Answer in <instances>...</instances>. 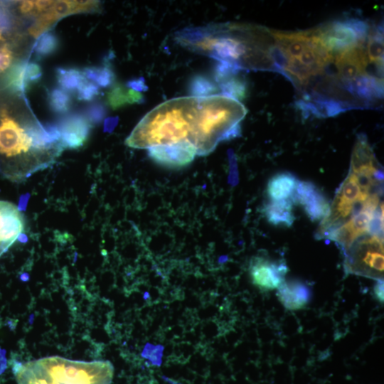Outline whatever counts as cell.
<instances>
[{
    "instance_id": "1",
    "label": "cell",
    "mask_w": 384,
    "mask_h": 384,
    "mask_svg": "<svg viewBox=\"0 0 384 384\" xmlns=\"http://www.w3.org/2000/svg\"><path fill=\"white\" fill-rule=\"evenodd\" d=\"M181 46L242 71H274L271 58L272 30L235 23H215L183 28L174 35Z\"/></svg>"
},
{
    "instance_id": "2",
    "label": "cell",
    "mask_w": 384,
    "mask_h": 384,
    "mask_svg": "<svg viewBox=\"0 0 384 384\" xmlns=\"http://www.w3.org/2000/svg\"><path fill=\"white\" fill-rule=\"evenodd\" d=\"M58 125L35 120L21 124L3 112L0 120V173L21 182L52 164L63 150Z\"/></svg>"
},
{
    "instance_id": "3",
    "label": "cell",
    "mask_w": 384,
    "mask_h": 384,
    "mask_svg": "<svg viewBox=\"0 0 384 384\" xmlns=\"http://www.w3.org/2000/svg\"><path fill=\"white\" fill-rule=\"evenodd\" d=\"M201 97L167 100L149 112L135 126L125 144L136 149L191 142L195 131Z\"/></svg>"
},
{
    "instance_id": "4",
    "label": "cell",
    "mask_w": 384,
    "mask_h": 384,
    "mask_svg": "<svg viewBox=\"0 0 384 384\" xmlns=\"http://www.w3.org/2000/svg\"><path fill=\"white\" fill-rule=\"evenodd\" d=\"M113 367L109 361H81L59 356L16 364L18 384H111Z\"/></svg>"
},
{
    "instance_id": "5",
    "label": "cell",
    "mask_w": 384,
    "mask_h": 384,
    "mask_svg": "<svg viewBox=\"0 0 384 384\" xmlns=\"http://www.w3.org/2000/svg\"><path fill=\"white\" fill-rule=\"evenodd\" d=\"M247 112L238 100L222 95L201 97L196 129L191 143L197 155L212 152L221 142L238 137Z\"/></svg>"
},
{
    "instance_id": "6",
    "label": "cell",
    "mask_w": 384,
    "mask_h": 384,
    "mask_svg": "<svg viewBox=\"0 0 384 384\" xmlns=\"http://www.w3.org/2000/svg\"><path fill=\"white\" fill-rule=\"evenodd\" d=\"M347 273L383 279V236L367 234L343 251Z\"/></svg>"
},
{
    "instance_id": "7",
    "label": "cell",
    "mask_w": 384,
    "mask_h": 384,
    "mask_svg": "<svg viewBox=\"0 0 384 384\" xmlns=\"http://www.w3.org/2000/svg\"><path fill=\"white\" fill-rule=\"evenodd\" d=\"M249 271L255 285L261 289L272 290L277 289L285 280L288 269L284 261L257 256L251 260Z\"/></svg>"
},
{
    "instance_id": "8",
    "label": "cell",
    "mask_w": 384,
    "mask_h": 384,
    "mask_svg": "<svg viewBox=\"0 0 384 384\" xmlns=\"http://www.w3.org/2000/svg\"><path fill=\"white\" fill-rule=\"evenodd\" d=\"M293 203L299 204L313 221H321L330 210L329 201L324 193L310 181H299Z\"/></svg>"
},
{
    "instance_id": "9",
    "label": "cell",
    "mask_w": 384,
    "mask_h": 384,
    "mask_svg": "<svg viewBox=\"0 0 384 384\" xmlns=\"http://www.w3.org/2000/svg\"><path fill=\"white\" fill-rule=\"evenodd\" d=\"M149 156L156 163L171 168L184 166L196 155V147L188 141L154 146L148 149Z\"/></svg>"
},
{
    "instance_id": "10",
    "label": "cell",
    "mask_w": 384,
    "mask_h": 384,
    "mask_svg": "<svg viewBox=\"0 0 384 384\" xmlns=\"http://www.w3.org/2000/svg\"><path fill=\"white\" fill-rule=\"evenodd\" d=\"M24 229L23 218L14 204L0 201V256L18 238Z\"/></svg>"
},
{
    "instance_id": "11",
    "label": "cell",
    "mask_w": 384,
    "mask_h": 384,
    "mask_svg": "<svg viewBox=\"0 0 384 384\" xmlns=\"http://www.w3.org/2000/svg\"><path fill=\"white\" fill-rule=\"evenodd\" d=\"M64 148H78L86 139L90 125L87 119L78 112H73L62 118L58 124Z\"/></svg>"
},
{
    "instance_id": "12",
    "label": "cell",
    "mask_w": 384,
    "mask_h": 384,
    "mask_svg": "<svg viewBox=\"0 0 384 384\" xmlns=\"http://www.w3.org/2000/svg\"><path fill=\"white\" fill-rule=\"evenodd\" d=\"M277 297L283 306L289 310H298L305 306L311 299V290L302 280H284L277 288Z\"/></svg>"
},
{
    "instance_id": "13",
    "label": "cell",
    "mask_w": 384,
    "mask_h": 384,
    "mask_svg": "<svg viewBox=\"0 0 384 384\" xmlns=\"http://www.w3.org/2000/svg\"><path fill=\"white\" fill-rule=\"evenodd\" d=\"M299 183L297 178L291 173L277 174L267 183V196L270 201L290 200L293 202Z\"/></svg>"
},
{
    "instance_id": "14",
    "label": "cell",
    "mask_w": 384,
    "mask_h": 384,
    "mask_svg": "<svg viewBox=\"0 0 384 384\" xmlns=\"http://www.w3.org/2000/svg\"><path fill=\"white\" fill-rule=\"evenodd\" d=\"M293 204L290 200H270L265 204L262 213L270 224L275 226L290 227L295 220Z\"/></svg>"
},
{
    "instance_id": "15",
    "label": "cell",
    "mask_w": 384,
    "mask_h": 384,
    "mask_svg": "<svg viewBox=\"0 0 384 384\" xmlns=\"http://www.w3.org/2000/svg\"><path fill=\"white\" fill-rule=\"evenodd\" d=\"M222 95L242 100L247 95L248 85L245 77L238 74L217 84Z\"/></svg>"
},
{
    "instance_id": "16",
    "label": "cell",
    "mask_w": 384,
    "mask_h": 384,
    "mask_svg": "<svg viewBox=\"0 0 384 384\" xmlns=\"http://www.w3.org/2000/svg\"><path fill=\"white\" fill-rule=\"evenodd\" d=\"M28 62L16 63L10 70L6 76L7 86L14 92L23 94L31 84L27 72Z\"/></svg>"
},
{
    "instance_id": "17",
    "label": "cell",
    "mask_w": 384,
    "mask_h": 384,
    "mask_svg": "<svg viewBox=\"0 0 384 384\" xmlns=\"http://www.w3.org/2000/svg\"><path fill=\"white\" fill-rule=\"evenodd\" d=\"M57 81L63 90L75 91L85 79L82 71L73 68H58L56 69Z\"/></svg>"
},
{
    "instance_id": "18",
    "label": "cell",
    "mask_w": 384,
    "mask_h": 384,
    "mask_svg": "<svg viewBox=\"0 0 384 384\" xmlns=\"http://www.w3.org/2000/svg\"><path fill=\"white\" fill-rule=\"evenodd\" d=\"M85 78L101 87L112 85L115 75L109 65L86 67L82 71Z\"/></svg>"
},
{
    "instance_id": "19",
    "label": "cell",
    "mask_w": 384,
    "mask_h": 384,
    "mask_svg": "<svg viewBox=\"0 0 384 384\" xmlns=\"http://www.w3.org/2000/svg\"><path fill=\"white\" fill-rule=\"evenodd\" d=\"M188 92L193 97H207L217 95V84L208 77L197 75L193 77L188 84Z\"/></svg>"
},
{
    "instance_id": "20",
    "label": "cell",
    "mask_w": 384,
    "mask_h": 384,
    "mask_svg": "<svg viewBox=\"0 0 384 384\" xmlns=\"http://www.w3.org/2000/svg\"><path fill=\"white\" fill-rule=\"evenodd\" d=\"M58 37L52 31H47L41 35L33 46V50L40 58L53 54L59 48Z\"/></svg>"
},
{
    "instance_id": "21",
    "label": "cell",
    "mask_w": 384,
    "mask_h": 384,
    "mask_svg": "<svg viewBox=\"0 0 384 384\" xmlns=\"http://www.w3.org/2000/svg\"><path fill=\"white\" fill-rule=\"evenodd\" d=\"M71 103L70 95L60 87L53 88L48 94L49 107L55 113L63 114L68 112Z\"/></svg>"
},
{
    "instance_id": "22",
    "label": "cell",
    "mask_w": 384,
    "mask_h": 384,
    "mask_svg": "<svg viewBox=\"0 0 384 384\" xmlns=\"http://www.w3.org/2000/svg\"><path fill=\"white\" fill-rule=\"evenodd\" d=\"M107 101L113 110L131 105L129 88H126L119 83L115 84L107 92Z\"/></svg>"
},
{
    "instance_id": "23",
    "label": "cell",
    "mask_w": 384,
    "mask_h": 384,
    "mask_svg": "<svg viewBox=\"0 0 384 384\" xmlns=\"http://www.w3.org/2000/svg\"><path fill=\"white\" fill-rule=\"evenodd\" d=\"M58 17L50 10V7L45 12L42 13L36 21L29 28V33L35 38H38L41 35L48 31V30L58 21Z\"/></svg>"
},
{
    "instance_id": "24",
    "label": "cell",
    "mask_w": 384,
    "mask_h": 384,
    "mask_svg": "<svg viewBox=\"0 0 384 384\" xmlns=\"http://www.w3.org/2000/svg\"><path fill=\"white\" fill-rule=\"evenodd\" d=\"M83 112L90 122L99 123L105 117L107 108L103 102L96 101L89 104Z\"/></svg>"
},
{
    "instance_id": "25",
    "label": "cell",
    "mask_w": 384,
    "mask_h": 384,
    "mask_svg": "<svg viewBox=\"0 0 384 384\" xmlns=\"http://www.w3.org/2000/svg\"><path fill=\"white\" fill-rule=\"evenodd\" d=\"M99 87L91 81L85 79L77 90V97L79 100L90 101L99 95Z\"/></svg>"
},
{
    "instance_id": "26",
    "label": "cell",
    "mask_w": 384,
    "mask_h": 384,
    "mask_svg": "<svg viewBox=\"0 0 384 384\" xmlns=\"http://www.w3.org/2000/svg\"><path fill=\"white\" fill-rule=\"evenodd\" d=\"M12 54L10 50L4 46L0 48V72L5 70L11 64Z\"/></svg>"
},
{
    "instance_id": "27",
    "label": "cell",
    "mask_w": 384,
    "mask_h": 384,
    "mask_svg": "<svg viewBox=\"0 0 384 384\" xmlns=\"http://www.w3.org/2000/svg\"><path fill=\"white\" fill-rule=\"evenodd\" d=\"M126 87L137 92H145L148 90V86L142 77L132 79L126 83Z\"/></svg>"
},
{
    "instance_id": "28",
    "label": "cell",
    "mask_w": 384,
    "mask_h": 384,
    "mask_svg": "<svg viewBox=\"0 0 384 384\" xmlns=\"http://www.w3.org/2000/svg\"><path fill=\"white\" fill-rule=\"evenodd\" d=\"M53 3V1H34L35 12L43 13L46 11Z\"/></svg>"
},
{
    "instance_id": "29",
    "label": "cell",
    "mask_w": 384,
    "mask_h": 384,
    "mask_svg": "<svg viewBox=\"0 0 384 384\" xmlns=\"http://www.w3.org/2000/svg\"><path fill=\"white\" fill-rule=\"evenodd\" d=\"M20 11L23 14H31L35 12L34 1H23L21 3Z\"/></svg>"
},
{
    "instance_id": "30",
    "label": "cell",
    "mask_w": 384,
    "mask_h": 384,
    "mask_svg": "<svg viewBox=\"0 0 384 384\" xmlns=\"http://www.w3.org/2000/svg\"><path fill=\"white\" fill-rule=\"evenodd\" d=\"M373 291L376 299L380 302H383V279L376 280Z\"/></svg>"
},
{
    "instance_id": "31",
    "label": "cell",
    "mask_w": 384,
    "mask_h": 384,
    "mask_svg": "<svg viewBox=\"0 0 384 384\" xmlns=\"http://www.w3.org/2000/svg\"><path fill=\"white\" fill-rule=\"evenodd\" d=\"M118 122V117H108L105 120V131L111 132Z\"/></svg>"
},
{
    "instance_id": "32",
    "label": "cell",
    "mask_w": 384,
    "mask_h": 384,
    "mask_svg": "<svg viewBox=\"0 0 384 384\" xmlns=\"http://www.w3.org/2000/svg\"><path fill=\"white\" fill-rule=\"evenodd\" d=\"M2 31H3V28H1V26L0 25V40L2 39Z\"/></svg>"
}]
</instances>
